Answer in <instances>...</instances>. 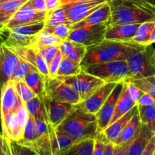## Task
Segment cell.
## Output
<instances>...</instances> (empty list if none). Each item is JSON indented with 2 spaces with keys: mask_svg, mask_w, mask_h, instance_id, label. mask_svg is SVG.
<instances>
[{
  "mask_svg": "<svg viewBox=\"0 0 155 155\" xmlns=\"http://www.w3.org/2000/svg\"><path fill=\"white\" fill-rule=\"evenodd\" d=\"M111 8L109 25L155 21V7L144 0H108Z\"/></svg>",
  "mask_w": 155,
  "mask_h": 155,
  "instance_id": "cell-1",
  "label": "cell"
},
{
  "mask_svg": "<svg viewBox=\"0 0 155 155\" xmlns=\"http://www.w3.org/2000/svg\"><path fill=\"white\" fill-rule=\"evenodd\" d=\"M144 45L132 42H120L104 39L99 43L87 47L80 63L82 69L89 65L117 60H127L131 53Z\"/></svg>",
  "mask_w": 155,
  "mask_h": 155,
  "instance_id": "cell-2",
  "label": "cell"
},
{
  "mask_svg": "<svg viewBox=\"0 0 155 155\" xmlns=\"http://www.w3.org/2000/svg\"><path fill=\"white\" fill-rule=\"evenodd\" d=\"M56 129L78 140L95 139L98 133L95 114L85 111L79 104L73 106Z\"/></svg>",
  "mask_w": 155,
  "mask_h": 155,
  "instance_id": "cell-3",
  "label": "cell"
},
{
  "mask_svg": "<svg viewBox=\"0 0 155 155\" xmlns=\"http://www.w3.org/2000/svg\"><path fill=\"white\" fill-rule=\"evenodd\" d=\"M154 53L152 45L142 46L131 53L127 59L129 74L125 81L155 75Z\"/></svg>",
  "mask_w": 155,
  "mask_h": 155,
  "instance_id": "cell-4",
  "label": "cell"
},
{
  "mask_svg": "<svg viewBox=\"0 0 155 155\" xmlns=\"http://www.w3.org/2000/svg\"><path fill=\"white\" fill-rule=\"evenodd\" d=\"M83 71L98 77L104 83H118L125 81L129 74L127 60L94 64L84 68Z\"/></svg>",
  "mask_w": 155,
  "mask_h": 155,
  "instance_id": "cell-5",
  "label": "cell"
},
{
  "mask_svg": "<svg viewBox=\"0 0 155 155\" xmlns=\"http://www.w3.org/2000/svg\"><path fill=\"white\" fill-rule=\"evenodd\" d=\"M28 117V111L25 104H23L15 113L2 120V133L3 137L14 142H19L23 137Z\"/></svg>",
  "mask_w": 155,
  "mask_h": 155,
  "instance_id": "cell-6",
  "label": "cell"
},
{
  "mask_svg": "<svg viewBox=\"0 0 155 155\" xmlns=\"http://www.w3.org/2000/svg\"><path fill=\"white\" fill-rule=\"evenodd\" d=\"M71 86L73 89L78 92L81 101L90 96L100 86L104 84V82L98 77L87 74L82 71L80 74L72 76L56 77Z\"/></svg>",
  "mask_w": 155,
  "mask_h": 155,
  "instance_id": "cell-7",
  "label": "cell"
},
{
  "mask_svg": "<svg viewBox=\"0 0 155 155\" xmlns=\"http://www.w3.org/2000/svg\"><path fill=\"white\" fill-rule=\"evenodd\" d=\"M43 95L55 101L72 104H79L81 101L80 95L77 91L56 77H46Z\"/></svg>",
  "mask_w": 155,
  "mask_h": 155,
  "instance_id": "cell-8",
  "label": "cell"
},
{
  "mask_svg": "<svg viewBox=\"0 0 155 155\" xmlns=\"http://www.w3.org/2000/svg\"><path fill=\"white\" fill-rule=\"evenodd\" d=\"M108 25V24H101L71 29L67 40L82 44L86 47L92 46L104 40V33Z\"/></svg>",
  "mask_w": 155,
  "mask_h": 155,
  "instance_id": "cell-9",
  "label": "cell"
},
{
  "mask_svg": "<svg viewBox=\"0 0 155 155\" xmlns=\"http://www.w3.org/2000/svg\"><path fill=\"white\" fill-rule=\"evenodd\" d=\"M107 2L108 0H91L68 3L61 6L64 8L68 21L72 25L83 21Z\"/></svg>",
  "mask_w": 155,
  "mask_h": 155,
  "instance_id": "cell-10",
  "label": "cell"
},
{
  "mask_svg": "<svg viewBox=\"0 0 155 155\" xmlns=\"http://www.w3.org/2000/svg\"><path fill=\"white\" fill-rule=\"evenodd\" d=\"M124 86H125L124 81L117 83L107 99L103 104L98 111L95 114L98 132L104 131L108 127L117 103L124 90Z\"/></svg>",
  "mask_w": 155,
  "mask_h": 155,
  "instance_id": "cell-11",
  "label": "cell"
},
{
  "mask_svg": "<svg viewBox=\"0 0 155 155\" xmlns=\"http://www.w3.org/2000/svg\"><path fill=\"white\" fill-rule=\"evenodd\" d=\"M20 58L11 48L2 43L0 45V86L14 80Z\"/></svg>",
  "mask_w": 155,
  "mask_h": 155,
  "instance_id": "cell-12",
  "label": "cell"
},
{
  "mask_svg": "<svg viewBox=\"0 0 155 155\" xmlns=\"http://www.w3.org/2000/svg\"><path fill=\"white\" fill-rule=\"evenodd\" d=\"M45 15L46 12H38L25 3L15 12L8 22L0 29L1 31H3L16 26L42 22L45 21Z\"/></svg>",
  "mask_w": 155,
  "mask_h": 155,
  "instance_id": "cell-13",
  "label": "cell"
},
{
  "mask_svg": "<svg viewBox=\"0 0 155 155\" xmlns=\"http://www.w3.org/2000/svg\"><path fill=\"white\" fill-rule=\"evenodd\" d=\"M41 98L46 112L47 123L54 128H57L66 117L74 104L55 101L45 95H42Z\"/></svg>",
  "mask_w": 155,
  "mask_h": 155,
  "instance_id": "cell-14",
  "label": "cell"
},
{
  "mask_svg": "<svg viewBox=\"0 0 155 155\" xmlns=\"http://www.w3.org/2000/svg\"><path fill=\"white\" fill-rule=\"evenodd\" d=\"M117 83H104L84 101L79 103L80 107L88 113L95 114L103 105Z\"/></svg>",
  "mask_w": 155,
  "mask_h": 155,
  "instance_id": "cell-15",
  "label": "cell"
},
{
  "mask_svg": "<svg viewBox=\"0 0 155 155\" xmlns=\"http://www.w3.org/2000/svg\"><path fill=\"white\" fill-rule=\"evenodd\" d=\"M17 143L28 148L37 155H42L40 136L36 128L34 118L30 114L26 124L22 139Z\"/></svg>",
  "mask_w": 155,
  "mask_h": 155,
  "instance_id": "cell-16",
  "label": "cell"
},
{
  "mask_svg": "<svg viewBox=\"0 0 155 155\" xmlns=\"http://www.w3.org/2000/svg\"><path fill=\"white\" fill-rule=\"evenodd\" d=\"M18 57L33 65L45 77H48V66L34 45L24 48H12Z\"/></svg>",
  "mask_w": 155,
  "mask_h": 155,
  "instance_id": "cell-17",
  "label": "cell"
},
{
  "mask_svg": "<svg viewBox=\"0 0 155 155\" xmlns=\"http://www.w3.org/2000/svg\"><path fill=\"white\" fill-rule=\"evenodd\" d=\"M47 125L49 135L51 155H58L77 142L83 141L74 139L66 133L54 128L48 123Z\"/></svg>",
  "mask_w": 155,
  "mask_h": 155,
  "instance_id": "cell-18",
  "label": "cell"
},
{
  "mask_svg": "<svg viewBox=\"0 0 155 155\" xmlns=\"http://www.w3.org/2000/svg\"><path fill=\"white\" fill-rule=\"evenodd\" d=\"M140 24L108 25L104 33V39L120 42H131Z\"/></svg>",
  "mask_w": 155,
  "mask_h": 155,
  "instance_id": "cell-19",
  "label": "cell"
},
{
  "mask_svg": "<svg viewBox=\"0 0 155 155\" xmlns=\"http://www.w3.org/2000/svg\"><path fill=\"white\" fill-rule=\"evenodd\" d=\"M111 18V8L109 2L92 12L83 21L72 24L71 29H77L80 27H89V26L98 25L101 24H108Z\"/></svg>",
  "mask_w": 155,
  "mask_h": 155,
  "instance_id": "cell-20",
  "label": "cell"
},
{
  "mask_svg": "<svg viewBox=\"0 0 155 155\" xmlns=\"http://www.w3.org/2000/svg\"><path fill=\"white\" fill-rule=\"evenodd\" d=\"M138 106L136 105L130 111L127 112L126 114L121 117L120 119L114 122L113 124L109 125L104 131L101 132L107 142H111V143L114 144L116 142V140L119 137L120 134L121 133L122 130H124L125 126L127 125V123L133 117V116L136 114Z\"/></svg>",
  "mask_w": 155,
  "mask_h": 155,
  "instance_id": "cell-21",
  "label": "cell"
},
{
  "mask_svg": "<svg viewBox=\"0 0 155 155\" xmlns=\"http://www.w3.org/2000/svg\"><path fill=\"white\" fill-rule=\"evenodd\" d=\"M141 127H142V123L139 117V111L137 110L125 126L114 145H124V144L131 143L133 139L138 136Z\"/></svg>",
  "mask_w": 155,
  "mask_h": 155,
  "instance_id": "cell-22",
  "label": "cell"
},
{
  "mask_svg": "<svg viewBox=\"0 0 155 155\" xmlns=\"http://www.w3.org/2000/svg\"><path fill=\"white\" fill-rule=\"evenodd\" d=\"M59 49L63 57L68 58L77 63L80 64L84 58L87 47L82 44L70 40H63L59 45Z\"/></svg>",
  "mask_w": 155,
  "mask_h": 155,
  "instance_id": "cell-23",
  "label": "cell"
},
{
  "mask_svg": "<svg viewBox=\"0 0 155 155\" xmlns=\"http://www.w3.org/2000/svg\"><path fill=\"white\" fill-rule=\"evenodd\" d=\"M154 133L148 127L142 124V127L138 136L133 139L127 149V155H142Z\"/></svg>",
  "mask_w": 155,
  "mask_h": 155,
  "instance_id": "cell-24",
  "label": "cell"
},
{
  "mask_svg": "<svg viewBox=\"0 0 155 155\" xmlns=\"http://www.w3.org/2000/svg\"><path fill=\"white\" fill-rule=\"evenodd\" d=\"M136 105H137V104L132 99L131 97L129 95L125 83L124 90H123L122 94H121L119 99H118L117 103L116 104V107H115L114 111L113 116H112V118L111 120H110L109 125H110V124H113L114 122H115V121L117 120L118 119H120L121 117H123L124 114H126L127 112L130 111V110H131L133 107H134Z\"/></svg>",
  "mask_w": 155,
  "mask_h": 155,
  "instance_id": "cell-25",
  "label": "cell"
},
{
  "mask_svg": "<svg viewBox=\"0 0 155 155\" xmlns=\"http://www.w3.org/2000/svg\"><path fill=\"white\" fill-rule=\"evenodd\" d=\"M3 32L8 33L7 36L4 39L3 44L7 45L11 48H24V47L30 46L36 42V35L35 36H26V35L19 34L14 33L9 30H5Z\"/></svg>",
  "mask_w": 155,
  "mask_h": 155,
  "instance_id": "cell-26",
  "label": "cell"
},
{
  "mask_svg": "<svg viewBox=\"0 0 155 155\" xmlns=\"http://www.w3.org/2000/svg\"><path fill=\"white\" fill-rule=\"evenodd\" d=\"M45 79L46 77L43 74L39 72L37 70H33L24 77V81L37 96L41 97L45 92Z\"/></svg>",
  "mask_w": 155,
  "mask_h": 155,
  "instance_id": "cell-27",
  "label": "cell"
},
{
  "mask_svg": "<svg viewBox=\"0 0 155 155\" xmlns=\"http://www.w3.org/2000/svg\"><path fill=\"white\" fill-rule=\"evenodd\" d=\"M154 26L155 21H147V22L142 23L139 25L131 42L141 45H144V46L152 45L151 43V37Z\"/></svg>",
  "mask_w": 155,
  "mask_h": 155,
  "instance_id": "cell-28",
  "label": "cell"
},
{
  "mask_svg": "<svg viewBox=\"0 0 155 155\" xmlns=\"http://www.w3.org/2000/svg\"><path fill=\"white\" fill-rule=\"evenodd\" d=\"M28 0L7 1L0 3V27L5 25L15 12Z\"/></svg>",
  "mask_w": 155,
  "mask_h": 155,
  "instance_id": "cell-29",
  "label": "cell"
},
{
  "mask_svg": "<svg viewBox=\"0 0 155 155\" xmlns=\"http://www.w3.org/2000/svg\"><path fill=\"white\" fill-rule=\"evenodd\" d=\"M94 139L80 141L58 155H92Z\"/></svg>",
  "mask_w": 155,
  "mask_h": 155,
  "instance_id": "cell-30",
  "label": "cell"
},
{
  "mask_svg": "<svg viewBox=\"0 0 155 155\" xmlns=\"http://www.w3.org/2000/svg\"><path fill=\"white\" fill-rule=\"evenodd\" d=\"M24 104L29 114L33 117L34 119H42L47 121L46 112L41 97H34Z\"/></svg>",
  "mask_w": 155,
  "mask_h": 155,
  "instance_id": "cell-31",
  "label": "cell"
},
{
  "mask_svg": "<svg viewBox=\"0 0 155 155\" xmlns=\"http://www.w3.org/2000/svg\"><path fill=\"white\" fill-rule=\"evenodd\" d=\"M137 106L142 124L146 126L155 134V103L151 105Z\"/></svg>",
  "mask_w": 155,
  "mask_h": 155,
  "instance_id": "cell-32",
  "label": "cell"
},
{
  "mask_svg": "<svg viewBox=\"0 0 155 155\" xmlns=\"http://www.w3.org/2000/svg\"><path fill=\"white\" fill-rule=\"evenodd\" d=\"M83 71L80 64L77 63L68 58L63 57L58 70L56 77H64V76H72L80 74Z\"/></svg>",
  "mask_w": 155,
  "mask_h": 155,
  "instance_id": "cell-33",
  "label": "cell"
},
{
  "mask_svg": "<svg viewBox=\"0 0 155 155\" xmlns=\"http://www.w3.org/2000/svg\"><path fill=\"white\" fill-rule=\"evenodd\" d=\"M44 23L45 26H55L60 24H71L62 6L54 10L46 12Z\"/></svg>",
  "mask_w": 155,
  "mask_h": 155,
  "instance_id": "cell-34",
  "label": "cell"
},
{
  "mask_svg": "<svg viewBox=\"0 0 155 155\" xmlns=\"http://www.w3.org/2000/svg\"><path fill=\"white\" fill-rule=\"evenodd\" d=\"M139 88L145 93L151 95L155 100V75L136 80H127Z\"/></svg>",
  "mask_w": 155,
  "mask_h": 155,
  "instance_id": "cell-35",
  "label": "cell"
},
{
  "mask_svg": "<svg viewBox=\"0 0 155 155\" xmlns=\"http://www.w3.org/2000/svg\"><path fill=\"white\" fill-rule=\"evenodd\" d=\"M44 27H45V23L44 21H42V22L26 24V25L16 26V27H14L6 30H9V31L14 32V33H19V34L26 35V36H35L40 31H42Z\"/></svg>",
  "mask_w": 155,
  "mask_h": 155,
  "instance_id": "cell-36",
  "label": "cell"
},
{
  "mask_svg": "<svg viewBox=\"0 0 155 155\" xmlns=\"http://www.w3.org/2000/svg\"><path fill=\"white\" fill-rule=\"evenodd\" d=\"M4 138V151L5 155H37L28 148L23 147L16 142Z\"/></svg>",
  "mask_w": 155,
  "mask_h": 155,
  "instance_id": "cell-37",
  "label": "cell"
},
{
  "mask_svg": "<svg viewBox=\"0 0 155 155\" xmlns=\"http://www.w3.org/2000/svg\"><path fill=\"white\" fill-rule=\"evenodd\" d=\"M71 24H60L55 26H45L43 30L57 36L61 40H66L71 32Z\"/></svg>",
  "mask_w": 155,
  "mask_h": 155,
  "instance_id": "cell-38",
  "label": "cell"
},
{
  "mask_svg": "<svg viewBox=\"0 0 155 155\" xmlns=\"http://www.w3.org/2000/svg\"><path fill=\"white\" fill-rule=\"evenodd\" d=\"M61 39L57 36L42 30L36 34L35 45H60L62 42Z\"/></svg>",
  "mask_w": 155,
  "mask_h": 155,
  "instance_id": "cell-39",
  "label": "cell"
},
{
  "mask_svg": "<svg viewBox=\"0 0 155 155\" xmlns=\"http://www.w3.org/2000/svg\"><path fill=\"white\" fill-rule=\"evenodd\" d=\"M14 81H15V88H16L18 95H19L21 99L22 100V101L24 104L30 101V100H31L34 97L37 96L34 93V92L26 84L24 80H14Z\"/></svg>",
  "mask_w": 155,
  "mask_h": 155,
  "instance_id": "cell-40",
  "label": "cell"
},
{
  "mask_svg": "<svg viewBox=\"0 0 155 155\" xmlns=\"http://www.w3.org/2000/svg\"><path fill=\"white\" fill-rule=\"evenodd\" d=\"M33 45L36 47L39 54L43 58L48 66H49L51 61L59 51L58 45H36L35 44Z\"/></svg>",
  "mask_w": 155,
  "mask_h": 155,
  "instance_id": "cell-41",
  "label": "cell"
},
{
  "mask_svg": "<svg viewBox=\"0 0 155 155\" xmlns=\"http://www.w3.org/2000/svg\"><path fill=\"white\" fill-rule=\"evenodd\" d=\"M33 70H36L33 65L29 64L28 62L25 61L24 60L20 58L19 64H18V68H17L16 73H15V79L14 80H24V77Z\"/></svg>",
  "mask_w": 155,
  "mask_h": 155,
  "instance_id": "cell-42",
  "label": "cell"
},
{
  "mask_svg": "<svg viewBox=\"0 0 155 155\" xmlns=\"http://www.w3.org/2000/svg\"><path fill=\"white\" fill-rule=\"evenodd\" d=\"M105 138L103 136L101 132H98L96 136L94 139L93 149L92 155H103L104 154V148L107 144Z\"/></svg>",
  "mask_w": 155,
  "mask_h": 155,
  "instance_id": "cell-43",
  "label": "cell"
},
{
  "mask_svg": "<svg viewBox=\"0 0 155 155\" xmlns=\"http://www.w3.org/2000/svg\"><path fill=\"white\" fill-rule=\"evenodd\" d=\"M62 58H63V55H62L60 49H59V51L56 54L55 57L53 58V60L51 61L49 66H48V77H56V74H57L59 66H60V64L61 62Z\"/></svg>",
  "mask_w": 155,
  "mask_h": 155,
  "instance_id": "cell-44",
  "label": "cell"
},
{
  "mask_svg": "<svg viewBox=\"0 0 155 155\" xmlns=\"http://www.w3.org/2000/svg\"><path fill=\"white\" fill-rule=\"evenodd\" d=\"M125 83L129 95L131 97L132 99L137 104L138 101H139V98L142 97V95H143L144 92H142V90H140L139 88L136 87V86H134V85L132 84L131 83H130V82L125 81Z\"/></svg>",
  "mask_w": 155,
  "mask_h": 155,
  "instance_id": "cell-45",
  "label": "cell"
},
{
  "mask_svg": "<svg viewBox=\"0 0 155 155\" xmlns=\"http://www.w3.org/2000/svg\"><path fill=\"white\" fill-rule=\"evenodd\" d=\"M26 3L38 12H46L45 0H28Z\"/></svg>",
  "mask_w": 155,
  "mask_h": 155,
  "instance_id": "cell-46",
  "label": "cell"
},
{
  "mask_svg": "<svg viewBox=\"0 0 155 155\" xmlns=\"http://www.w3.org/2000/svg\"><path fill=\"white\" fill-rule=\"evenodd\" d=\"M155 103V100L152 97L148 94L145 93L144 92L143 95H142L139 100L137 102V105H142V106H147V105H151Z\"/></svg>",
  "mask_w": 155,
  "mask_h": 155,
  "instance_id": "cell-47",
  "label": "cell"
},
{
  "mask_svg": "<svg viewBox=\"0 0 155 155\" xmlns=\"http://www.w3.org/2000/svg\"><path fill=\"white\" fill-rule=\"evenodd\" d=\"M155 154V134L150 139L142 155H154Z\"/></svg>",
  "mask_w": 155,
  "mask_h": 155,
  "instance_id": "cell-48",
  "label": "cell"
},
{
  "mask_svg": "<svg viewBox=\"0 0 155 155\" xmlns=\"http://www.w3.org/2000/svg\"><path fill=\"white\" fill-rule=\"evenodd\" d=\"M130 144L124 145H114V155H127V149Z\"/></svg>",
  "mask_w": 155,
  "mask_h": 155,
  "instance_id": "cell-49",
  "label": "cell"
},
{
  "mask_svg": "<svg viewBox=\"0 0 155 155\" xmlns=\"http://www.w3.org/2000/svg\"><path fill=\"white\" fill-rule=\"evenodd\" d=\"M45 5H46V12L54 10L60 7L61 0H45Z\"/></svg>",
  "mask_w": 155,
  "mask_h": 155,
  "instance_id": "cell-50",
  "label": "cell"
},
{
  "mask_svg": "<svg viewBox=\"0 0 155 155\" xmlns=\"http://www.w3.org/2000/svg\"><path fill=\"white\" fill-rule=\"evenodd\" d=\"M114 145L111 142H107L103 155H114Z\"/></svg>",
  "mask_w": 155,
  "mask_h": 155,
  "instance_id": "cell-51",
  "label": "cell"
},
{
  "mask_svg": "<svg viewBox=\"0 0 155 155\" xmlns=\"http://www.w3.org/2000/svg\"><path fill=\"white\" fill-rule=\"evenodd\" d=\"M0 155H5L4 151V138L2 133H0Z\"/></svg>",
  "mask_w": 155,
  "mask_h": 155,
  "instance_id": "cell-52",
  "label": "cell"
},
{
  "mask_svg": "<svg viewBox=\"0 0 155 155\" xmlns=\"http://www.w3.org/2000/svg\"><path fill=\"white\" fill-rule=\"evenodd\" d=\"M86 1H91V0H61V5L68 4V3L71 2H86Z\"/></svg>",
  "mask_w": 155,
  "mask_h": 155,
  "instance_id": "cell-53",
  "label": "cell"
},
{
  "mask_svg": "<svg viewBox=\"0 0 155 155\" xmlns=\"http://www.w3.org/2000/svg\"><path fill=\"white\" fill-rule=\"evenodd\" d=\"M151 43H155V26L154 27V30H153L152 34H151Z\"/></svg>",
  "mask_w": 155,
  "mask_h": 155,
  "instance_id": "cell-54",
  "label": "cell"
},
{
  "mask_svg": "<svg viewBox=\"0 0 155 155\" xmlns=\"http://www.w3.org/2000/svg\"><path fill=\"white\" fill-rule=\"evenodd\" d=\"M1 91L2 87L0 86V133H2V124H1Z\"/></svg>",
  "mask_w": 155,
  "mask_h": 155,
  "instance_id": "cell-55",
  "label": "cell"
},
{
  "mask_svg": "<svg viewBox=\"0 0 155 155\" xmlns=\"http://www.w3.org/2000/svg\"><path fill=\"white\" fill-rule=\"evenodd\" d=\"M144 1L147 2L148 3H149V4L152 5H154L155 7V0H144Z\"/></svg>",
  "mask_w": 155,
  "mask_h": 155,
  "instance_id": "cell-56",
  "label": "cell"
},
{
  "mask_svg": "<svg viewBox=\"0 0 155 155\" xmlns=\"http://www.w3.org/2000/svg\"><path fill=\"white\" fill-rule=\"evenodd\" d=\"M3 41H4V39L2 38V35H0V45L2 43Z\"/></svg>",
  "mask_w": 155,
  "mask_h": 155,
  "instance_id": "cell-57",
  "label": "cell"
},
{
  "mask_svg": "<svg viewBox=\"0 0 155 155\" xmlns=\"http://www.w3.org/2000/svg\"><path fill=\"white\" fill-rule=\"evenodd\" d=\"M7 1H17V0H0V3H2L4 2H7Z\"/></svg>",
  "mask_w": 155,
  "mask_h": 155,
  "instance_id": "cell-58",
  "label": "cell"
},
{
  "mask_svg": "<svg viewBox=\"0 0 155 155\" xmlns=\"http://www.w3.org/2000/svg\"><path fill=\"white\" fill-rule=\"evenodd\" d=\"M2 32L1 31V29H0V35H2Z\"/></svg>",
  "mask_w": 155,
  "mask_h": 155,
  "instance_id": "cell-59",
  "label": "cell"
},
{
  "mask_svg": "<svg viewBox=\"0 0 155 155\" xmlns=\"http://www.w3.org/2000/svg\"><path fill=\"white\" fill-rule=\"evenodd\" d=\"M154 155H155V154H154Z\"/></svg>",
  "mask_w": 155,
  "mask_h": 155,
  "instance_id": "cell-60",
  "label": "cell"
}]
</instances>
